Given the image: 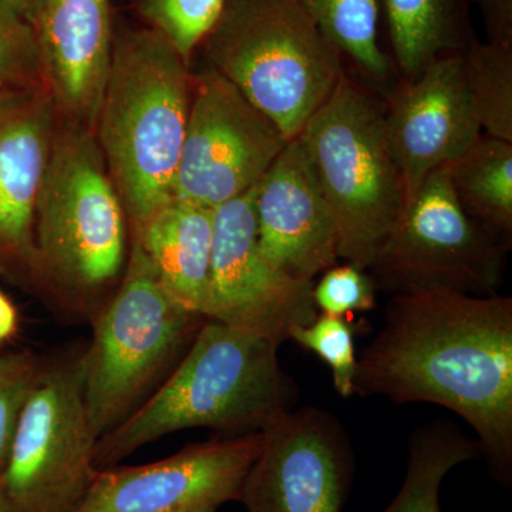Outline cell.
I'll return each mask as SVG.
<instances>
[{
	"instance_id": "obj_1",
	"label": "cell",
	"mask_w": 512,
	"mask_h": 512,
	"mask_svg": "<svg viewBox=\"0 0 512 512\" xmlns=\"http://www.w3.org/2000/svg\"><path fill=\"white\" fill-rule=\"evenodd\" d=\"M355 393L440 404L473 427L498 476L512 470V299L396 293L357 359Z\"/></svg>"
},
{
	"instance_id": "obj_2",
	"label": "cell",
	"mask_w": 512,
	"mask_h": 512,
	"mask_svg": "<svg viewBox=\"0 0 512 512\" xmlns=\"http://www.w3.org/2000/svg\"><path fill=\"white\" fill-rule=\"evenodd\" d=\"M279 346L276 340L205 320L173 375L97 441V470L181 430L208 427L228 437L261 431L295 403V384L282 370Z\"/></svg>"
},
{
	"instance_id": "obj_3",
	"label": "cell",
	"mask_w": 512,
	"mask_h": 512,
	"mask_svg": "<svg viewBox=\"0 0 512 512\" xmlns=\"http://www.w3.org/2000/svg\"><path fill=\"white\" fill-rule=\"evenodd\" d=\"M194 76L170 43L146 26L116 33L94 137L130 235L173 201Z\"/></svg>"
},
{
	"instance_id": "obj_4",
	"label": "cell",
	"mask_w": 512,
	"mask_h": 512,
	"mask_svg": "<svg viewBox=\"0 0 512 512\" xmlns=\"http://www.w3.org/2000/svg\"><path fill=\"white\" fill-rule=\"evenodd\" d=\"M36 284L89 302L126 268L130 229L93 131L59 120L33 224Z\"/></svg>"
},
{
	"instance_id": "obj_5",
	"label": "cell",
	"mask_w": 512,
	"mask_h": 512,
	"mask_svg": "<svg viewBox=\"0 0 512 512\" xmlns=\"http://www.w3.org/2000/svg\"><path fill=\"white\" fill-rule=\"evenodd\" d=\"M201 47L289 141L346 73L338 47L293 0H227Z\"/></svg>"
},
{
	"instance_id": "obj_6",
	"label": "cell",
	"mask_w": 512,
	"mask_h": 512,
	"mask_svg": "<svg viewBox=\"0 0 512 512\" xmlns=\"http://www.w3.org/2000/svg\"><path fill=\"white\" fill-rule=\"evenodd\" d=\"M339 237V258L370 268L406 201L383 104L348 72L298 134Z\"/></svg>"
},
{
	"instance_id": "obj_7",
	"label": "cell",
	"mask_w": 512,
	"mask_h": 512,
	"mask_svg": "<svg viewBox=\"0 0 512 512\" xmlns=\"http://www.w3.org/2000/svg\"><path fill=\"white\" fill-rule=\"evenodd\" d=\"M205 320L171 299L146 252L130 238L119 289L97 316L82 355L84 403L97 439L136 410Z\"/></svg>"
},
{
	"instance_id": "obj_8",
	"label": "cell",
	"mask_w": 512,
	"mask_h": 512,
	"mask_svg": "<svg viewBox=\"0 0 512 512\" xmlns=\"http://www.w3.org/2000/svg\"><path fill=\"white\" fill-rule=\"evenodd\" d=\"M507 242L471 220L458 204L447 165L431 173L402 210L367 269L393 293L450 291L497 295Z\"/></svg>"
},
{
	"instance_id": "obj_9",
	"label": "cell",
	"mask_w": 512,
	"mask_h": 512,
	"mask_svg": "<svg viewBox=\"0 0 512 512\" xmlns=\"http://www.w3.org/2000/svg\"><path fill=\"white\" fill-rule=\"evenodd\" d=\"M82 355L43 367L20 414L0 481L18 512H74L96 467Z\"/></svg>"
},
{
	"instance_id": "obj_10",
	"label": "cell",
	"mask_w": 512,
	"mask_h": 512,
	"mask_svg": "<svg viewBox=\"0 0 512 512\" xmlns=\"http://www.w3.org/2000/svg\"><path fill=\"white\" fill-rule=\"evenodd\" d=\"M289 140L211 67L194 90L173 200L215 210L254 188Z\"/></svg>"
},
{
	"instance_id": "obj_11",
	"label": "cell",
	"mask_w": 512,
	"mask_h": 512,
	"mask_svg": "<svg viewBox=\"0 0 512 512\" xmlns=\"http://www.w3.org/2000/svg\"><path fill=\"white\" fill-rule=\"evenodd\" d=\"M255 190L214 210L208 319L284 343L320 315L315 281H296L266 261L258 245Z\"/></svg>"
},
{
	"instance_id": "obj_12",
	"label": "cell",
	"mask_w": 512,
	"mask_h": 512,
	"mask_svg": "<svg viewBox=\"0 0 512 512\" xmlns=\"http://www.w3.org/2000/svg\"><path fill=\"white\" fill-rule=\"evenodd\" d=\"M262 431L194 444L156 463L99 470L74 512H191L239 501Z\"/></svg>"
},
{
	"instance_id": "obj_13",
	"label": "cell",
	"mask_w": 512,
	"mask_h": 512,
	"mask_svg": "<svg viewBox=\"0 0 512 512\" xmlns=\"http://www.w3.org/2000/svg\"><path fill=\"white\" fill-rule=\"evenodd\" d=\"M261 431L264 446L239 495L247 511L340 512L349 464L335 421L318 409H289Z\"/></svg>"
},
{
	"instance_id": "obj_14",
	"label": "cell",
	"mask_w": 512,
	"mask_h": 512,
	"mask_svg": "<svg viewBox=\"0 0 512 512\" xmlns=\"http://www.w3.org/2000/svg\"><path fill=\"white\" fill-rule=\"evenodd\" d=\"M383 124L409 200L431 173L483 134L471 109L463 55L436 60L393 89L383 104Z\"/></svg>"
},
{
	"instance_id": "obj_15",
	"label": "cell",
	"mask_w": 512,
	"mask_h": 512,
	"mask_svg": "<svg viewBox=\"0 0 512 512\" xmlns=\"http://www.w3.org/2000/svg\"><path fill=\"white\" fill-rule=\"evenodd\" d=\"M46 86L0 96V274L35 282V210L59 126Z\"/></svg>"
},
{
	"instance_id": "obj_16",
	"label": "cell",
	"mask_w": 512,
	"mask_h": 512,
	"mask_svg": "<svg viewBox=\"0 0 512 512\" xmlns=\"http://www.w3.org/2000/svg\"><path fill=\"white\" fill-rule=\"evenodd\" d=\"M254 208L259 249L276 271L315 281L338 264V228L298 138L256 184Z\"/></svg>"
},
{
	"instance_id": "obj_17",
	"label": "cell",
	"mask_w": 512,
	"mask_h": 512,
	"mask_svg": "<svg viewBox=\"0 0 512 512\" xmlns=\"http://www.w3.org/2000/svg\"><path fill=\"white\" fill-rule=\"evenodd\" d=\"M36 33L59 119L94 133L116 37L111 0H46Z\"/></svg>"
},
{
	"instance_id": "obj_18",
	"label": "cell",
	"mask_w": 512,
	"mask_h": 512,
	"mask_svg": "<svg viewBox=\"0 0 512 512\" xmlns=\"http://www.w3.org/2000/svg\"><path fill=\"white\" fill-rule=\"evenodd\" d=\"M130 238L146 252L171 299L208 319L214 210L173 200Z\"/></svg>"
},
{
	"instance_id": "obj_19",
	"label": "cell",
	"mask_w": 512,
	"mask_h": 512,
	"mask_svg": "<svg viewBox=\"0 0 512 512\" xmlns=\"http://www.w3.org/2000/svg\"><path fill=\"white\" fill-rule=\"evenodd\" d=\"M392 49L393 67L412 80L431 63L464 55L477 39L471 0H377Z\"/></svg>"
},
{
	"instance_id": "obj_20",
	"label": "cell",
	"mask_w": 512,
	"mask_h": 512,
	"mask_svg": "<svg viewBox=\"0 0 512 512\" xmlns=\"http://www.w3.org/2000/svg\"><path fill=\"white\" fill-rule=\"evenodd\" d=\"M451 188L464 212L495 237L511 241L512 143L480 134L447 165Z\"/></svg>"
},
{
	"instance_id": "obj_21",
	"label": "cell",
	"mask_w": 512,
	"mask_h": 512,
	"mask_svg": "<svg viewBox=\"0 0 512 512\" xmlns=\"http://www.w3.org/2000/svg\"><path fill=\"white\" fill-rule=\"evenodd\" d=\"M409 450L403 487L384 512H441L439 494L444 477L458 464L483 454L477 439L444 420L414 431Z\"/></svg>"
},
{
	"instance_id": "obj_22",
	"label": "cell",
	"mask_w": 512,
	"mask_h": 512,
	"mask_svg": "<svg viewBox=\"0 0 512 512\" xmlns=\"http://www.w3.org/2000/svg\"><path fill=\"white\" fill-rule=\"evenodd\" d=\"M366 79L389 83L393 63L380 45L377 0H293Z\"/></svg>"
},
{
	"instance_id": "obj_23",
	"label": "cell",
	"mask_w": 512,
	"mask_h": 512,
	"mask_svg": "<svg viewBox=\"0 0 512 512\" xmlns=\"http://www.w3.org/2000/svg\"><path fill=\"white\" fill-rule=\"evenodd\" d=\"M463 57L467 93L481 130L512 143V47L477 37Z\"/></svg>"
},
{
	"instance_id": "obj_24",
	"label": "cell",
	"mask_w": 512,
	"mask_h": 512,
	"mask_svg": "<svg viewBox=\"0 0 512 512\" xmlns=\"http://www.w3.org/2000/svg\"><path fill=\"white\" fill-rule=\"evenodd\" d=\"M227 0H137V10L153 30L170 43L185 63L217 25Z\"/></svg>"
},
{
	"instance_id": "obj_25",
	"label": "cell",
	"mask_w": 512,
	"mask_h": 512,
	"mask_svg": "<svg viewBox=\"0 0 512 512\" xmlns=\"http://www.w3.org/2000/svg\"><path fill=\"white\" fill-rule=\"evenodd\" d=\"M289 339L312 350L330 367L333 386L340 396L349 399L355 394V329L348 320L320 313L311 325L295 326Z\"/></svg>"
},
{
	"instance_id": "obj_26",
	"label": "cell",
	"mask_w": 512,
	"mask_h": 512,
	"mask_svg": "<svg viewBox=\"0 0 512 512\" xmlns=\"http://www.w3.org/2000/svg\"><path fill=\"white\" fill-rule=\"evenodd\" d=\"M45 86L35 26L0 2V96Z\"/></svg>"
},
{
	"instance_id": "obj_27",
	"label": "cell",
	"mask_w": 512,
	"mask_h": 512,
	"mask_svg": "<svg viewBox=\"0 0 512 512\" xmlns=\"http://www.w3.org/2000/svg\"><path fill=\"white\" fill-rule=\"evenodd\" d=\"M43 366L30 353H0V474L8 458L16 426Z\"/></svg>"
},
{
	"instance_id": "obj_28",
	"label": "cell",
	"mask_w": 512,
	"mask_h": 512,
	"mask_svg": "<svg viewBox=\"0 0 512 512\" xmlns=\"http://www.w3.org/2000/svg\"><path fill=\"white\" fill-rule=\"evenodd\" d=\"M376 284L359 266L333 265L313 285V299L322 315L345 318L356 312L372 311L376 305Z\"/></svg>"
},
{
	"instance_id": "obj_29",
	"label": "cell",
	"mask_w": 512,
	"mask_h": 512,
	"mask_svg": "<svg viewBox=\"0 0 512 512\" xmlns=\"http://www.w3.org/2000/svg\"><path fill=\"white\" fill-rule=\"evenodd\" d=\"M480 9L487 42L512 47V0H471Z\"/></svg>"
},
{
	"instance_id": "obj_30",
	"label": "cell",
	"mask_w": 512,
	"mask_h": 512,
	"mask_svg": "<svg viewBox=\"0 0 512 512\" xmlns=\"http://www.w3.org/2000/svg\"><path fill=\"white\" fill-rule=\"evenodd\" d=\"M18 311L8 296L0 291V343L15 335L18 330Z\"/></svg>"
},
{
	"instance_id": "obj_31",
	"label": "cell",
	"mask_w": 512,
	"mask_h": 512,
	"mask_svg": "<svg viewBox=\"0 0 512 512\" xmlns=\"http://www.w3.org/2000/svg\"><path fill=\"white\" fill-rule=\"evenodd\" d=\"M0 2L15 10L18 15L28 20L30 25L35 26L36 29L42 10L45 8L46 0H0Z\"/></svg>"
},
{
	"instance_id": "obj_32",
	"label": "cell",
	"mask_w": 512,
	"mask_h": 512,
	"mask_svg": "<svg viewBox=\"0 0 512 512\" xmlns=\"http://www.w3.org/2000/svg\"><path fill=\"white\" fill-rule=\"evenodd\" d=\"M0 512H18L12 500H10L8 493H6L2 481H0Z\"/></svg>"
},
{
	"instance_id": "obj_33",
	"label": "cell",
	"mask_w": 512,
	"mask_h": 512,
	"mask_svg": "<svg viewBox=\"0 0 512 512\" xmlns=\"http://www.w3.org/2000/svg\"><path fill=\"white\" fill-rule=\"evenodd\" d=\"M217 511V508H201V510H195L191 512H215Z\"/></svg>"
}]
</instances>
